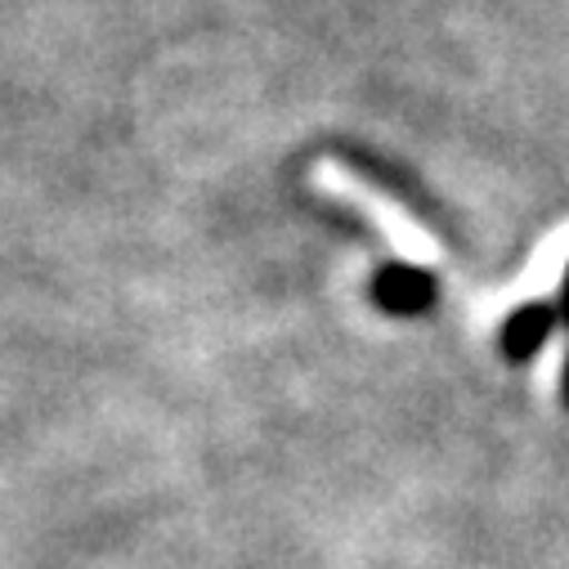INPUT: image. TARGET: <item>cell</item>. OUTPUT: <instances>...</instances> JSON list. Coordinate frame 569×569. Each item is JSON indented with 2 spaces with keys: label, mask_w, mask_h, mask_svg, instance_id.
I'll return each mask as SVG.
<instances>
[{
  "label": "cell",
  "mask_w": 569,
  "mask_h": 569,
  "mask_svg": "<svg viewBox=\"0 0 569 569\" xmlns=\"http://www.w3.org/2000/svg\"><path fill=\"white\" fill-rule=\"evenodd\" d=\"M556 328H560L556 301H520L498 328V350L507 363H529L533 355H542Z\"/></svg>",
  "instance_id": "obj_1"
},
{
  "label": "cell",
  "mask_w": 569,
  "mask_h": 569,
  "mask_svg": "<svg viewBox=\"0 0 569 569\" xmlns=\"http://www.w3.org/2000/svg\"><path fill=\"white\" fill-rule=\"evenodd\" d=\"M372 301L386 310V315H426L436 306V278L417 269V264H381L372 273Z\"/></svg>",
  "instance_id": "obj_2"
},
{
  "label": "cell",
  "mask_w": 569,
  "mask_h": 569,
  "mask_svg": "<svg viewBox=\"0 0 569 569\" xmlns=\"http://www.w3.org/2000/svg\"><path fill=\"white\" fill-rule=\"evenodd\" d=\"M556 315H560V323H565V332H569V264H565V278H560V292H556Z\"/></svg>",
  "instance_id": "obj_3"
}]
</instances>
